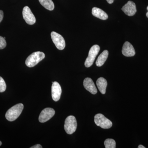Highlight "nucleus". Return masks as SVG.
Wrapping results in <instances>:
<instances>
[{"label": "nucleus", "instance_id": "22", "mask_svg": "<svg viewBox=\"0 0 148 148\" xmlns=\"http://www.w3.org/2000/svg\"><path fill=\"white\" fill-rule=\"evenodd\" d=\"M108 2V3H109V4H112V3H113L114 1V0H106Z\"/></svg>", "mask_w": 148, "mask_h": 148}, {"label": "nucleus", "instance_id": "2", "mask_svg": "<svg viewBox=\"0 0 148 148\" xmlns=\"http://www.w3.org/2000/svg\"><path fill=\"white\" fill-rule=\"evenodd\" d=\"M45 58V54L41 51H36L32 53L26 59V65L29 68L34 67L37 65L40 61Z\"/></svg>", "mask_w": 148, "mask_h": 148}, {"label": "nucleus", "instance_id": "11", "mask_svg": "<svg viewBox=\"0 0 148 148\" xmlns=\"http://www.w3.org/2000/svg\"><path fill=\"white\" fill-rule=\"evenodd\" d=\"M122 52L126 57H132L135 56V51L133 46L128 42L124 43L123 46Z\"/></svg>", "mask_w": 148, "mask_h": 148}, {"label": "nucleus", "instance_id": "24", "mask_svg": "<svg viewBox=\"0 0 148 148\" xmlns=\"http://www.w3.org/2000/svg\"><path fill=\"white\" fill-rule=\"evenodd\" d=\"M146 16H147V17L148 18V12H147V14H146Z\"/></svg>", "mask_w": 148, "mask_h": 148}, {"label": "nucleus", "instance_id": "12", "mask_svg": "<svg viewBox=\"0 0 148 148\" xmlns=\"http://www.w3.org/2000/svg\"><path fill=\"white\" fill-rule=\"evenodd\" d=\"M84 88L91 94H95L97 93V89L95 87L93 81L89 77L86 78L84 80Z\"/></svg>", "mask_w": 148, "mask_h": 148}, {"label": "nucleus", "instance_id": "4", "mask_svg": "<svg viewBox=\"0 0 148 148\" xmlns=\"http://www.w3.org/2000/svg\"><path fill=\"white\" fill-rule=\"evenodd\" d=\"M77 127V122L73 116L67 117L65 121L64 129L67 134L71 135L75 132Z\"/></svg>", "mask_w": 148, "mask_h": 148}, {"label": "nucleus", "instance_id": "26", "mask_svg": "<svg viewBox=\"0 0 148 148\" xmlns=\"http://www.w3.org/2000/svg\"><path fill=\"white\" fill-rule=\"evenodd\" d=\"M147 10L148 12V6H147Z\"/></svg>", "mask_w": 148, "mask_h": 148}, {"label": "nucleus", "instance_id": "13", "mask_svg": "<svg viewBox=\"0 0 148 148\" xmlns=\"http://www.w3.org/2000/svg\"><path fill=\"white\" fill-rule=\"evenodd\" d=\"M92 14L93 16L102 20H106L108 18V16L106 12L98 8L94 7L92 9Z\"/></svg>", "mask_w": 148, "mask_h": 148}, {"label": "nucleus", "instance_id": "7", "mask_svg": "<svg viewBox=\"0 0 148 148\" xmlns=\"http://www.w3.org/2000/svg\"><path fill=\"white\" fill-rule=\"evenodd\" d=\"M23 18L27 24L33 25L36 23V18L28 6L24 7L22 11Z\"/></svg>", "mask_w": 148, "mask_h": 148}, {"label": "nucleus", "instance_id": "8", "mask_svg": "<svg viewBox=\"0 0 148 148\" xmlns=\"http://www.w3.org/2000/svg\"><path fill=\"white\" fill-rule=\"evenodd\" d=\"M55 110L51 108H46L44 109L39 117L40 122L45 123L50 119L55 114Z\"/></svg>", "mask_w": 148, "mask_h": 148}, {"label": "nucleus", "instance_id": "20", "mask_svg": "<svg viewBox=\"0 0 148 148\" xmlns=\"http://www.w3.org/2000/svg\"><path fill=\"white\" fill-rule=\"evenodd\" d=\"M3 18V12L2 10H0V23L2 21Z\"/></svg>", "mask_w": 148, "mask_h": 148}, {"label": "nucleus", "instance_id": "10", "mask_svg": "<svg viewBox=\"0 0 148 148\" xmlns=\"http://www.w3.org/2000/svg\"><path fill=\"white\" fill-rule=\"evenodd\" d=\"M122 10L125 14L129 16H133L137 12L135 4L130 1H128L127 3L123 7Z\"/></svg>", "mask_w": 148, "mask_h": 148}, {"label": "nucleus", "instance_id": "21", "mask_svg": "<svg viewBox=\"0 0 148 148\" xmlns=\"http://www.w3.org/2000/svg\"><path fill=\"white\" fill-rule=\"evenodd\" d=\"M31 148H42V146L41 145L39 144H38V145H35L33 146V147H31Z\"/></svg>", "mask_w": 148, "mask_h": 148}, {"label": "nucleus", "instance_id": "25", "mask_svg": "<svg viewBox=\"0 0 148 148\" xmlns=\"http://www.w3.org/2000/svg\"><path fill=\"white\" fill-rule=\"evenodd\" d=\"M1 145H2L1 142V141H0V146Z\"/></svg>", "mask_w": 148, "mask_h": 148}, {"label": "nucleus", "instance_id": "16", "mask_svg": "<svg viewBox=\"0 0 148 148\" xmlns=\"http://www.w3.org/2000/svg\"><path fill=\"white\" fill-rule=\"evenodd\" d=\"M40 3L45 8L50 11L53 10L54 8V5L52 0H39Z\"/></svg>", "mask_w": 148, "mask_h": 148}, {"label": "nucleus", "instance_id": "17", "mask_svg": "<svg viewBox=\"0 0 148 148\" xmlns=\"http://www.w3.org/2000/svg\"><path fill=\"white\" fill-rule=\"evenodd\" d=\"M104 145L106 148H116V142L113 139H106L104 142Z\"/></svg>", "mask_w": 148, "mask_h": 148}, {"label": "nucleus", "instance_id": "3", "mask_svg": "<svg viewBox=\"0 0 148 148\" xmlns=\"http://www.w3.org/2000/svg\"><path fill=\"white\" fill-rule=\"evenodd\" d=\"M94 122L97 126L103 129H109L112 125V121L101 114L95 115L94 117Z\"/></svg>", "mask_w": 148, "mask_h": 148}, {"label": "nucleus", "instance_id": "1", "mask_svg": "<svg viewBox=\"0 0 148 148\" xmlns=\"http://www.w3.org/2000/svg\"><path fill=\"white\" fill-rule=\"evenodd\" d=\"M24 109V105L22 103L16 104L10 108L5 114L6 119L10 121H13L21 114Z\"/></svg>", "mask_w": 148, "mask_h": 148}, {"label": "nucleus", "instance_id": "5", "mask_svg": "<svg viewBox=\"0 0 148 148\" xmlns=\"http://www.w3.org/2000/svg\"><path fill=\"white\" fill-rule=\"evenodd\" d=\"M100 50V47L99 45H94L92 46L88 52V55L85 62V66L86 68H89L93 64L96 56L98 55Z\"/></svg>", "mask_w": 148, "mask_h": 148}, {"label": "nucleus", "instance_id": "9", "mask_svg": "<svg viewBox=\"0 0 148 148\" xmlns=\"http://www.w3.org/2000/svg\"><path fill=\"white\" fill-rule=\"evenodd\" d=\"M62 89L60 85L58 82H54L51 86V96L54 101H58L61 98Z\"/></svg>", "mask_w": 148, "mask_h": 148}, {"label": "nucleus", "instance_id": "14", "mask_svg": "<svg viewBox=\"0 0 148 148\" xmlns=\"http://www.w3.org/2000/svg\"><path fill=\"white\" fill-rule=\"evenodd\" d=\"M96 84L101 93L105 94L106 92V88L108 85L107 80L103 77H100L97 79Z\"/></svg>", "mask_w": 148, "mask_h": 148}, {"label": "nucleus", "instance_id": "18", "mask_svg": "<svg viewBox=\"0 0 148 148\" xmlns=\"http://www.w3.org/2000/svg\"><path fill=\"white\" fill-rule=\"evenodd\" d=\"M6 88V85L4 80L1 77H0V92H4Z\"/></svg>", "mask_w": 148, "mask_h": 148}, {"label": "nucleus", "instance_id": "6", "mask_svg": "<svg viewBox=\"0 0 148 148\" xmlns=\"http://www.w3.org/2000/svg\"><path fill=\"white\" fill-rule=\"evenodd\" d=\"M51 36L56 48L59 50H63L66 47V42L63 36L54 32H51Z\"/></svg>", "mask_w": 148, "mask_h": 148}, {"label": "nucleus", "instance_id": "15", "mask_svg": "<svg viewBox=\"0 0 148 148\" xmlns=\"http://www.w3.org/2000/svg\"><path fill=\"white\" fill-rule=\"evenodd\" d=\"M109 52L108 50H105L98 56L96 61V65L98 67H101L105 64L108 56Z\"/></svg>", "mask_w": 148, "mask_h": 148}, {"label": "nucleus", "instance_id": "23", "mask_svg": "<svg viewBox=\"0 0 148 148\" xmlns=\"http://www.w3.org/2000/svg\"><path fill=\"white\" fill-rule=\"evenodd\" d=\"M138 148H145V147H144V146H143V145H140L138 147Z\"/></svg>", "mask_w": 148, "mask_h": 148}, {"label": "nucleus", "instance_id": "19", "mask_svg": "<svg viewBox=\"0 0 148 148\" xmlns=\"http://www.w3.org/2000/svg\"><path fill=\"white\" fill-rule=\"evenodd\" d=\"M6 42L5 39L1 36H0V49L5 48L6 46Z\"/></svg>", "mask_w": 148, "mask_h": 148}]
</instances>
